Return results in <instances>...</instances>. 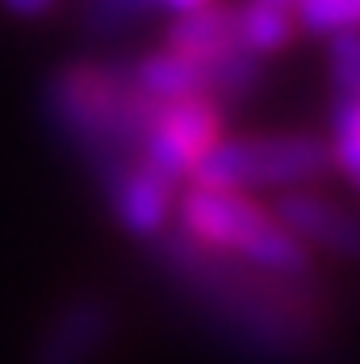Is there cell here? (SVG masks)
Returning a JSON list of instances; mask_svg holds the SVG:
<instances>
[{
    "instance_id": "cell-1",
    "label": "cell",
    "mask_w": 360,
    "mask_h": 364,
    "mask_svg": "<svg viewBox=\"0 0 360 364\" xmlns=\"http://www.w3.org/2000/svg\"><path fill=\"white\" fill-rule=\"evenodd\" d=\"M164 264L184 289L201 301V310L222 323L243 348L260 356L297 360L319 343L314 297L302 293L306 277H272L248 268L222 252L201 247L184 230L164 235Z\"/></svg>"
},
{
    "instance_id": "cell-2",
    "label": "cell",
    "mask_w": 360,
    "mask_h": 364,
    "mask_svg": "<svg viewBox=\"0 0 360 364\" xmlns=\"http://www.w3.org/2000/svg\"><path fill=\"white\" fill-rule=\"evenodd\" d=\"M51 113L88 151L105 188H113L130 168H139L159 101H151L122 68L75 63L51 80Z\"/></svg>"
},
{
    "instance_id": "cell-3",
    "label": "cell",
    "mask_w": 360,
    "mask_h": 364,
    "mask_svg": "<svg viewBox=\"0 0 360 364\" xmlns=\"http://www.w3.org/2000/svg\"><path fill=\"white\" fill-rule=\"evenodd\" d=\"M180 230L197 239L210 252H231V259L272 272V277H310L314 259L289 235L264 205H255L248 193L231 188H201L189 184L180 193Z\"/></svg>"
},
{
    "instance_id": "cell-4",
    "label": "cell",
    "mask_w": 360,
    "mask_h": 364,
    "mask_svg": "<svg viewBox=\"0 0 360 364\" xmlns=\"http://www.w3.org/2000/svg\"><path fill=\"white\" fill-rule=\"evenodd\" d=\"M331 172V146L319 134H252L218 139L189 181L201 188H306Z\"/></svg>"
},
{
    "instance_id": "cell-5",
    "label": "cell",
    "mask_w": 360,
    "mask_h": 364,
    "mask_svg": "<svg viewBox=\"0 0 360 364\" xmlns=\"http://www.w3.org/2000/svg\"><path fill=\"white\" fill-rule=\"evenodd\" d=\"M218 143V105L193 97V101H168L159 105L151 130L143 139V155L139 168L155 172L159 181L176 188L180 181L193 176L197 159Z\"/></svg>"
},
{
    "instance_id": "cell-6",
    "label": "cell",
    "mask_w": 360,
    "mask_h": 364,
    "mask_svg": "<svg viewBox=\"0 0 360 364\" xmlns=\"http://www.w3.org/2000/svg\"><path fill=\"white\" fill-rule=\"evenodd\" d=\"M272 218L285 226L289 235L310 252V247H323V252L339 255V259H352L356 255V218L327 193L314 188H285L272 205Z\"/></svg>"
},
{
    "instance_id": "cell-7",
    "label": "cell",
    "mask_w": 360,
    "mask_h": 364,
    "mask_svg": "<svg viewBox=\"0 0 360 364\" xmlns=\"http://www.w3.org/2000/svg\"><path fill=\"white\" fill-rule=\"evenodd\" d=\"M113 335V310L101 297L68 301L34 343V364H92Z\"/></svg>"
},
{
    "instance_id": "cell-8",
    "label": "cell",
    "mask_w": 360,
    "mask_h": 364,
    "mask_svg": "<svg viewBox=\"0 0 360 364\" xmlns=\"http://www.w3.org/2000/svg\"><path fill=\"white\" fill-rule=\"evenodd\" d=\"M113 214L122 222V230L139 235V239H155L168 226V210H172V184L159 181L147 168H130L122 181L109 188Z\"/></svg>"
},
{
    "instance_id": "cell-9",
    "label": "cell",
    "mask_w": 360,
    "mask_h": 364,
    "mask_svg": "<svg viewBox=\"0 0 360 364\" xmlns=\"http://www.w3.org/2000/svg\"><path fill=\"white\" fill-rule=\"evenodd\" d=\"M239 46V9L235 4H201L176 13V21L168 26V50L189 55V59H214Z\"/></svg>"
},
{
    "instance_id": "cell-10",
    "label": "cell",
    "mask_w": 360,
    "mask_h": 364,
    "mask_svg": "<svg viewBox=\"0 0 360 364\" xmlns=\"http://www.w3.org/2000/svg\"><path fill=\"white\" fill-rule=\"evenodd\" d=\"M130 80L143 88L151 101H159V105H168V101H193V97L210 101V68H206V59H189V55L168 50V46L155 50V55H147V59H139L130 68Z\"/></svg>"
},
{
    "instance_id": "cell-11",
    "label": "cell",
    "mask_w": 360,
    "mask_h": 364,
    "mask_svg": "<svg viewBox=\"0 0 360 364\" xmlns=\"http://www.w3.org/2000/svg\"><path fill=\"white\" fill-rule=\"evenodd\" d=\"M293 38V13L289 9H277V4H243L239 9V46L248 55H277L281 46H289Z\"/></svg>"
},
{
    "instance_id": "cell-12",
    "label": "cell",
    "mask_w": 360,
    "mask_h": 364,
    "mask_svg": "<svg viewBox=\"0 0 360 364\" xmlns=\"http://www.w3.org/2000/svg\"><path fill=\"white\" fill-rule=\"evenodd\" d=\"M331 168H339L348 181H356L360 172V101L356 97H335V109H331Z\"/></svg>"
},
{
    "instance_id": "cell-13",
    "label": "cell",
    "mask_w": 360,
    "mask_h": 364,
    "mask_svg": "<svg viewBox=\"0 0 360 364\" xmlns=\"http://www.w3.org/2000/svg\"><path fill=\"white\" fill-rule=\"evenodd\" d=\"M172 9V13H189V9H201V4H210V0H88L84 4V21H88V30H97V34H109V30H117V26H126L130 17H139L147 9Z\"/></svg>"
},
{
    "instance_id": "cell-14",
    "label": "cell",
    "mask_w": 360,
    "mask_h": 364,
    "mask_svg": "<svg viewBox=\"0 0 360 364\" xmlns=\"http://www.w3.org/2000/svg\"><path fill=\"white\" fill-rule=\"evenodd\" d=\"M356 9L360 0H293L289 13H297L293 26H302L310 34H335V30L356 26Z\"/></svg>"
},
{
    "instance_id": "cell-15",
    "label": "cell",
    "mask_w": 360,
    "mask_h": 364,
    "mask_svg": "<svg viewBox=\"0 0 360 364\" xmlns=\"http://www.w3.org/2000/svg\"><path fill=\"white\" fill-rule=\"evenodd\" d=\"M327 72H331V84H335V97H356V84H360L356 26L327 34Z\"/></svg>"
},
{
    "instance_id": "cell-16",
    "label": "cell",
    "mask_w": 360,
    "mask_h": 364,
    "mask_svg": "<svg viewBox=\"0 0 360 364\" xmlns=\"http://www.w3.org/2000/svg\"><path fill=\"white\" fill-rule=\"evenodd\" d=\"M0 4H4L13 17H26V21H30V17L51 13V4H55V0H0Z\"/></svg>"
},
{
    "instance_id": "cell-17",
    "label": "cell",
    "mask_w": 360,
    "mask_h": 364,
    "mask_svg": "<svg viewBox=\"0 0 360 364\" xmlns=\"http://www.w3.org/2000/svg\"><path fill=\"white\" fill-rule=\"evenodd\" d=\"M260 4H277V9H293V0H260Z\"/></svg>"
}]
</instances>
